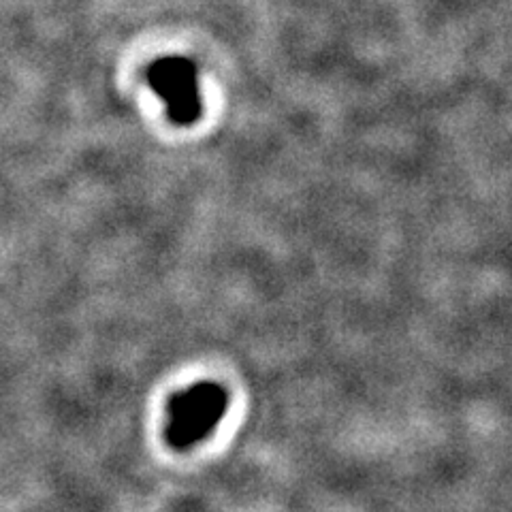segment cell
I'll return each instance as SVG.
<instances>
[{
	"mask_svg": "<svg viewBox=\"0 0 512 512\" xmlns=\"http://www.w3.org/2000/svg\"><path fill=\"white\" fill-rule=\"evenodd\" d=\"M229 408V391L218 382H197L175 393L167 404L165 440L175 451H188L214 434Z\"/></svg>",
	"mask_w": 512,
	"mask_h": 512,
	"instance_id": "cell-1",
	"label": "cell"
},
{
	"mask_svg": "<svg viewBox=\"0 0 512 512\" xmlns=\"http://www.w3.org/2000/svg\"><path fill=\"white\" fill-rule=\"evenodd\" d=\"M156 84L158 86H165L167 90V96L169 101L182 105V116H190V109L188 105L195 103V99H192V92H190V77H188V71L186 69H165V71H158L156 75Z\"/></svg>",
	"mask_w": 512,
	"mask_h": 512,
	"instance_id": "cell-2",
	"label": "cell"
}]
</instances>
